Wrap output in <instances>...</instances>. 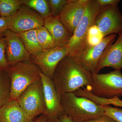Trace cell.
<instances>
[{"mask_svg": "<svg viewBox=\"0 0 122 122\" xmlns=\"http://www.w3.org/2000/svg\"><path fill=\"white\" fill-rule=\"evenodd\" d=\"M101 34L97 26L95 25H92L90 28L88 32V36H96Z\"/></svg>", "mask_w": 122, "mask_h": 122, "instance_id": "cell-30", "label": "cell"}, {"mask_svg": "<svg viewBox=\"0 0 122 122\" xmlns=\"http://www.w3.org/2000/svg\"><path fill=\"white\" fill-rule=\"evenodd\" d=\"M4 36L7 42V59L10 66L19 62L30 60V55L18 34L8 29L4 33Z\"/></svg>", "mask_w": 122, "mask_h": 122, "instance_id": "cell-13", "label": "cell"}, {"mask_svg": "<svg viewBox=\"0 0 122 122\" xmlns=\"http://www.w3.org/2000/svg\"><path fill=\"white\" fill-rule=\"evenodd\" d=\"M1 17V15H0V17Z\"/></svg>", "mask_w": 122, "mask_h": 122, "instance_id": "cell-33", "label": "cell"}, {"mask_svg": "<svg viewBox=\"0 0 122 122\" xmlns=\"http://www.w3.org/2000/svg\"><path fill=\"white\" fill-rule=\"evenodd\" d=\"M8 17H0V39L4 37V34L8 29Z\"/></svg>", "mask_w": 122, "mask_h": 122, "instance_id": "cell-28", "label": "cell"}, {"mask_svg": "<svg viewBox=\"0 0 122 122\" xmlns=\"http://www.w3.org/2000/svg\"><path fill=\"white\" fill-rule=\"evenodd\" d=\"M116 37V34H111L103 38L96 45L86 46L78 58L85 69L92 74L96 73L103 52L108 46L113 44Z\"/></svg>", "mask_w": 122, "mask_h": 122, "instance_id": "cell-12", "label": "cell"}, {"mask_svg": "<svg viewBox=\"0 0 122 122\" xmlns=\"http://www.w3.org/2000/svg\"><path fill=\"white\" fill-rule=\"evenodd\" d=\"M99 102L102 106H109L113 105L116 107H122V99L118 97H115L112 98H101Z\"/></svg>", "mask_w": 122, "mask_h": 122, "instance_id": "cell-25", "label": "cell"}, {"mask_svg": "<svg viewBox=\"0 0 122 122\" xmlns=\"http://www.w3.org/2000/svg\"><path fill=\"white\" fill-rule=\"evenodd\" d=\"M33 119L22 110L17 100H10L0 108V122H32Z\"/></svg>", "mask_w": 122, "mask_h": 122, "instance_id": "cell-16", "label": "cell"}, {"mask_svg": "<svg viewBox=\"0 0 122 122\" xmlns=\"http://www.w3.org/2000/svg\"><path fill=\"white\" fill-rule=\"evenodd\" d=\"M90 0H69L59 18L72 36L85 14Z\"/></svg>", "mask_w": 122, "mask_h": 122, "instance_id": "cell-11", "label": "cell"}, {"mask_svg": "<svg viewBox=\"0 0 122 122\" xmlns=\"http://www.w3.org/2000/svg\"><path fill=\"white\" fill-rule=\"evenodd\" d=\"M95 25L103 38L122 33V14L118 5L102 8L96 17Z\"/></svg>", "mask_w": 122, "mask_h": 122, "instance_id": "cell-8", "label": "cell"}, {"mask_svg": "<svg viewBox=\"0 0 122 122\" xmlns=\"http://www.w3.org/2000/svg\"><path fill=\"white\" fill-rule=\"evenodd\" d=\"M92 94L102 98L122 96V74L121 70L103 74H92L91 85L85 88Z\"/></svg>", "mask_w": 122, "mask_h": 122, "instance_id": "cell-5", "label": "cell"}, {"mask_svg": "<svg viewBox=\"0 0 122 122\" xmlns=\"http://www.w3.org/2000/svg\"><path fill=\"white\" fill-rule=\"evenodd\" d=\"M61 104L64 113L75 122H84L105 114L102 106L73 92L61 95Z\"/></svg>", "mask_w": 122, "mask_h": 122, "instance_id": "cell-2", "label": "cell"}, {"mask_svg": "<svg viewBox=\"0 0 122 122\" xmlns=\"http://www.w3.org/2000/svg\"><path fill=\"white\" fill-rule=\"evenodd\" d=\"M8 19V29L17 34L44 26V18L25 5H21L16 12Z\"/></svg>", "mask_w": 122, "mask_h": 122, "instance_id": "cell-7", "label": "cell"}, {"mask_svg": "<svg viewBox=\"0 0 122 122\" xmlns=\"http://www.w3.org/2000/svg\"><path fill=\"white\" fill-rule=\"evenodd\" d=\"M44 87L45 111L49 122H57L58 117L64 113L61 104V96L57 92L53 79L41 73Z\"/></svg>", "mask_w": 122, "mask_h": 122, "instance_id": "cell-9", "label": "cell"}, {"mask_svg": "<svg viewBox=\"0 0 122 122\" xmlns=\"http://www.w3.org/2000/svg\"><path fill=\"white\" fill-rule=\"evenodd\" d=\"M17 101L24 111L33 119L44 114L45 104L41 79L29 86Z\"/></svg>", "mask_w": 122, "mask_h": 122, "instance_id": "cell-6", "label": "cell"}, {"mask_svg": "<svg viewBox=\"0 0 122 122\" xmlns=\"http://www.w3.org/2000/svg\"><path fill=\"white\" fill-rule=\"evenodd\" d=\"M36 33L38 41L43 50L57 46L50 33L44 26L36 29Z\"/></svg>", "mask_w": 122, "mask_h": 122, "instance_id": "cell-20", "label": "cell"}, {"mask_svg": "<svg viewBox=\"0 0 122 122\" xmlns=\"http://www.w3.org/2000/svg\"><path fill=\"white\" fill-rule=\"evenodd\" d=\"M84 122H117L111 117L104 114L97 117L92 119Z\"/></svg>", "mask_w": 122, "mask_h": 122, "instance_id": "cell-26", "label": "cell"}, {"mask_svg": "<svg viewBox=\"0 0 122 122\" xmlns=\"http://www.w3.org/2000/svg\"><path fill=\"white\" fill-rule=\"evenodd\" d=\"M11 80L8 71H0V108L10 100Z\"/></svg>", "mask_w": 122, "mask_h": 122, "instance_id": "cell-18", "label": "cell"}, {"mask_svg": "<svg viewBox=\"0 0 122 122\" xmlns=\"http://www.w3.org/2000/svg\"><path fill=\"white\" fill-rule=\"evenodd\" d=\"M103 37L102 34L96 36H88L87 39V46H94L98 44Z\"/></svg>", "mask_w": 122, "mask_h": 122, "instance_id": "cell-27", "label": "cell"}, {"mask_svg": "<svg viewBox=\"0 0 122 122\" xmlns=\"http://www.w3.org/2000/svg\"><path fill=\"white\" fill-rule=\"evenodd\" d=\"M44 26L50 33L57 46H66L71 36L61 22L59 17L50 15L44 18Z\"/></svg>", "mask_w": 122, "mask_h": 122, "instance_id": "cell-15", "label": "cell"}, {"mask_svg": "<svg viewBox=\"0 0 122 122\" xmlns=\"http://www.w3.org/2000/svg\"><path fill=\"white\" fill-rule=\"evenodd\" d=\"M32 122H49L46 116L43 114L33 119Z\"/></svg>", "mask_w": 122, "mask_h": 122, "instance_id": "cell-31", "label": "cell"}, {"mask_svg": "<svg viewBox=\"0 0 122 122\" xmlns=\"http://www.w3.org/2000/svg\"><path fill=\"white\" fill-rule=\"evenodd\" d=\"M23 0H0L1 17L7 18L16 12L21 5Z\"/></svg>", "mask_w": 122, "mask_h": 122, "instance_id": "cell-19", "label": "cell"}, {"mask_svg": "<svg viewBox=\"0 0 122 122\" xmlns=\"http://www.w3.org/2000/svg\"><path fill=\"white\" fill-rule=\"evenodd\" d=\"M57 122H75L71 120L69 117L63 113L58 117Z\"/></svg>", "mask_w": 122, "mask_h": 122, "instance_id": "cell-32", "label": "cell"}, {"mask_svg": "<svg viewBox=\"0 0 122 122\" xmlns=\"http://www.w3.org/2000/svg\"><path fill=\"white\" fill-rule=\"evenodd\" d=\"M67 53L66 47L56 46L50 49L43 50L36 56H30V59L43 74L52 79L57 66L67 56Z\"/></svg>", "mask_w": 122, "mask_h": 122, "instance_id": "cell-10", "label": "cell"}, {"mask_svg": "<svg viewBox=\"0 0 122 122\" xmlns=\"http://www.w3.org/2000/svg\"><path fill=\"white\" fill-rule=\"evenodd\" d=\"M50 8L51 15L59 17L62 9L69 0H48Z\"/></svg>", "mask_w": 122, "mask_h": 122, "instance_id": "cell-23", "label": "cell"}, {"mask_svg": "<svg viewBox=\"0 0 122 122\" xmlns=\"http://www.w3.org/2000/svg\"><path fill=\"white\" fill-rule=\"evenodd\" d=\"M10 100H17L30 85L41 79L39 68L30 60L19 62L10 66Z\"/></svg>", "mask_w": 122, "mask_h": 122, "instance_id": "cell-4", "label": "cell"}, {"mask_svg": "<svg viewBox=\"0 0 122 122\" xmlns=\"http://www.w3.org/2000/svg\"><path fill=\"white\" fill-rule=\"evenodd\" d=\"M52 79L57 92L61 96L89 86L92 74L85 69L77 58L67 56L57 66Z\"/></svg>", "mask_w": 122, "mask_h": 122, "instance_id": "cell-1", "label": "cell"}, {"mask_svg": "<svg viewBox=\"0 0 122 122\" xmlns=\"http://www.w3.org/2000/svg\"><path fill=\"white\" fill-rule=\"evenodd\" d=\"M99 5L102 8L114 5H118L120 2L119 0H97Z\"/></svg>", "mask_w": 122, "mask_h": 122, "instance_id": "cell-29", "label": "cell"}, {"mask_svg": "<svg viewBox=\"0 0 122 122\" xmlns=\"http://www.w3.org/2000/svg\"><path fill=\"white\" fill-rule=\"evenodd\" d=\"M23 5L36 11L44 18L51 15L48 0H23Z\"/></svg>", "mask_w": 122, "mask_h": 122, "instance_id": "cell-21", "label": "cell"}, {"mask_svg": "<svg viewBox=\"0 0 122 122\" xmlns=\"http://www.w3.org/2000/svg\"><path fill=\"white\" fill-rule=\"evenodd\" d=\"M18 34L30 56H36L43 50L38 41L36 29L28 30Z\"/></svg>", "mask_w": 122, "mask_h": 122, "instance_id": "cell-17", "label": "cell"}, {"mask_svg": "<svg viewBox=\"0 0 122 122\" xmlns=\"http://www.w3.org/2000/svg\"><path fill=\"white\" fill-rule=\"evenodd\" d=\"M116 41L107 47L97 67L95 73L105 67H111L115 70L122 68V33L118 35Z\"/></svg>", "mask_w": 122, "mask_h": 122, "instance_id": "cell-14", "label": "cell"}, {"mask_svg": "<svg viewBox=\"0 0 122 122\" xmlns=\"http://www.w3.org/2000/svg\"><path fill=\"white\" fill-rule=\"evenodd\" d=\"M105 114L117 122H122V109L109 106H102Z\"/></svg>", "mask_w": 122, "mask_h": 122, "instance_id": "cell-24", "label": "cell"}, {"mask_svg": "<svg viewBox=\"0 0 122 122\" xmlns=\"http://www.w3.org/2000/svg\"><path fill=\"white\" fill-rule=\"evenodd\" d=\"M7 43L5 37L0 39V71H8L10 66L5 56Z\"/></svg>", "mask_w": 122, "mask_h": 122, "instance_id": "cell-22", "label": "cell"}, {"mask_svg": "<svg viewBox=\"0 0 122 122\" xmlns=\"http://www.w3.org/2000/svg\"><path fill=\"white\" fill-rule=\"evenodd\" d=\"M102 9L97 0H90L85 14L66 46V56L78 58L87 46L89 30L95 25L96 17Z\"/></svg>", "mask_w": 122, "mask_h": 122, "instance_id": "cell-3", "label": "cell"}]
</instances>
